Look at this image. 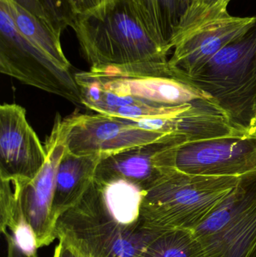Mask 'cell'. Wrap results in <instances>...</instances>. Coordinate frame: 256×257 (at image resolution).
Listing matches in <instances>:
<instances>
[{
	"label": "cell",
	"instance_id": "cell-1",
	"mask_svg": "<svg viewBox=\"0 0 256 257\" xmlns=\"http://www.w3.org/2000/svg\"><path fill=\"white\" fill-rule=\"evenodd\" d=\"M73 29L90 71L169 63V49L156 42L120 0L105 13L75 17Z\"/></svg>",
	"mask_w": 256,
	"mask_h": 257
},
{
	"label": "cell",
	"instance_id": "cell-2",
	"mask_svg": "<svg viewBox=\"0 0 256 257\" xmlns=\"http://www.w3.org/2000/svg\"><path fill=\"white\" fill-rule=\"evenodd\" d=\"M240 178L191 175L171 169L144 192L141 229H195L225 200Z\"/></svg>",
	"mask_w": 256,
	"mask_h": 257
},
{
	"label": "cell",
	"instance_id": "cell-3",
	"mask_svg": "<svg viewBox=\"0 0 256 257\" xmlns=\"http://www.w3.org/2000/svg\"><path fill=\"white\" fill-rule=\"evenodd\" d=\"M105 183L94 178L82 197L58 219L57 238L84 257H137L148 232L120 223Z\"/></svg>",
	"mask_w": 256,
	"mask_h": 257
},
{
	"label": "cell",
	"instance_id": "cell-4",
	"mask_svg": "<svg viewBox=\"0 0 256 257\" xmlns=\"http://www.w3.org/2000/svg\"><path fill=\"white\" fill-rule=\"evenodd\" d=\"M181 81L211 96L231 122L248 133L256 105V15L243 35Z\"/></svg>",
	"mask_w": 256,
	"mask_h": 257
},
{
	"label": "cell",
	"instance_id": "cell-5",
	"mask_svg": "<svg viewBox=\"0 0 256 257\" xmlns=\"http://www.w3.org/2000/svg\"><path fill=\"white\" fill-rule=\"evenodd\" d=\"M194 231L204 257H256V171Z\"/></svg>",
	"mask_w": 256,
	"mask_h": 257
},
{
	"label": "cell",
	"instance_id": "cell-6",
	"mask_svg": "<svg viewBox=\"0 0 256 257\" xmlns=\"http://www.w3.org/2000/svg\"><path fill=\"white\" fill-rule=\"evenodd\" d=\"M0 72L23 84L82 105L71 69H65L24 39L0 3Z\"/></svg>",
	"mask_w": 256,
	"mask_h": 257
},
{
	"label": "cell",
	"instance_id": "cell-7",
	"mask_svg": "<svg viewBox=\"0 0 256 257\" xmlns=\"http://www.w3.org/2000/svg\"><path fill=\"white\" fill-rule=\"evenodd\" d=\"M67 151L78 156L104 158L154 142L183 144L176 138L143 127L138 121L105 114H76L64 119Z\"/></svg>",
	"mask_w": 256,
	"mask_h": 257
},
{
	"label": "cell",
	"instance_id": "cell-8",
	"mask_svg": "<svg viewBox=\"0 0 256 257\" xmlns=\"http://www.w3.org/2000/svg\"><path fill=\"white\" fill-rule=\"evenodd\" d=\"M156 72L151 64H141L87 72L101 87L129 96L139 105L174 107L215 100L185 81Z\"/></svg>",
	"mask_w": 256,
	"mask_h": 257
},
{
	"label": "cell",
	"instance_id": "cell-9",
	"mask_svg": "<svg viewBox=\"0 0 256 257\" xmlns=\"http://www.w3.org/2000/svg\"><path fill=\"white\" fill-rule=\"evenodd\" d=\"M45 146L17 104L0 106V181H11L17 194L37 177L46 161Z\"/></svg>",
	"mask_w": 256,
	"mask_h": 257
},
{
	"label": "cell",
	"instance_id": "cell-10",
	"mask_svg": "<svg viewBox=\"0 0 256 257\" xmlns=\"http://www.w3.org/2000/svg\"><path fill=\"white\" fill-rule=\"evenodd\" d=\"M176 167L191 175L240 178L256 171V135L181 145L177 149Z\"/></svg>",
	"mask_w": 256,
	"mask_h": 257
},
{
	"label": "cell",
	"instance_id": "cell-11",
	"mask_svg": "<svg viewBox=\"0 0 256 257\" xmlns=\"http://www.w3.org/2000/svg\"><path fill=\"white\" fill-rule=\"evenodd\" d=\"M254 17L232 16L228 10L174 38L169 64L174 77L182 80L207 64L221 50L240 37L253 23Z\"/></svg>",
	"mask_w": 256,
	"mask_h": 257
},
{
	"label": "cell",
	"instance_id": "cell-12",
	"mask_svg": "<svg viewBox=\"0 0 256 257\" xmlns=\"http://www.w3.org/2000/svg\"><path fill=\"white\" fill-rule=\"evenodd\" d=\"M66 135L64 119L57 114L45 144L46 161L37 177L20 194L23 211L34 232L38 248L49 245L57 238L51 208L59 166L67 149Z\"/></svg>",
	"mask_w": 256,
	"mask_h": 257
},
{
	"label": "cell",
	"instance_id": "cell-13",
	"mask_svg": "<svg viewBox=\"0 0 256 257\" xmlns=\"http://www.w3.org/2000/svg\"><path fill=\"white\" fill-rule=\"evenodd\" d=\"M170 142H159L134 147L103 159L95 173L100 181L126 180L143 191L176 167L179 147Z\"/></svg>",
	"mask_w": 256,
	"mask_h": 257
},
{
	"label": "cell",
	"instance_id": "cell-14",
	"mask_svg": "<svg viewBox=\"0 0 256 257\" xmlns=\"http://www.w3.org/2000/svg\"><path fill=\"white\" fill-rule=\"evenodd\" d=\"M103 159L102 156L75 155L66 149L59 166L51 208L56 226L58 219L82 197Z\"/></svg>",
	"mask_w": 256,
	"mask_h": 257
},
{
	"label": "cell",
	"instance_id": "cell-15",
	"mask_svg": "<svg viewBox=\"0 0 256 257\" xmlns=\"http://www.w3.org/2000/svg\"><path fill=\"white\" fill-rule=\"evenodd\" d=\"M156 42L172 51L171 42L191 0H120Z\"/></svg>",
	"mask_w": 256,
	"mask_h": 257
},
{
	"label": "cell",
	"instance_id": "cell-16",
	"mask_svg": "<svg viewBox=\"0 0 256 257\" xmlns=\"http://www.w3.org/2000/svg\"><path fill=\"white\" fill-rule=\"evenodd\" d=\"M20 34L29 42L65 69H72L62 48L60 36L42 20L12 0H0Z\"/></svg>",
	"mask_w": 256,
	"mask_h": 257
},
{
	"label": "cell",
	"instance_id": "cell-17",
	"mask_svg": "<svg viewBox=\"0 0 256 257\" xmlns=\"http://www.w3.org/2000/svg\"><path fill=\"white\" fill-rule=\"evenodd\" d=\"M0 229L8 230L21 250L29 256L37 254L36 236L24 215L20 195L11 181H0Z\"/></svg>",
	"mask_w": 256,
	"mask_h": 257
},
{
	"label": "cell",
	"instance_id": "cell-18",
	"mask_svg": "<svg viewBox=\"0 0 256 257\" xmlns=\"http://www.w3.org/2000/svg\"><path fill=\"white\" fill-rule=\"evenodd\" d=\"M150 235L137 257H204L193 229H147Z\"/></svg>",
	"mask_w": 256,
	"mask_h": 257
},
{
	"label": "cell",
	"instance_id": "cell-19",
	"mask_svg": "<svg viewBox=\"0 0 256 257\" xmlns=\"http://www.w3.org/2000/svg\"><path fill=\"white\" fill-rule=\"evenodd\" d=\"M228 0H192L172 40L228 10Z\"/></svg>",
	"mask_w": 256,
	"mask_h": 257
},
{
	"label": "cell",
	"instance_id": "cell-20",
	"mask_svg": "<svg viewBox=\"0 0 256 257\" xmlns=\"http://www.w3.org/2000/svg\"><path fill=\"white\" fill-rule=\"evenodd\" d=\"M44 8L50 27L54 33L61 36L68 27H71L75 14L69 0H39Z\"/></svg>",
	"mask_w": 256,
	"mask_h": 257
},
{
	"label": "cell",
	"instance_id": "cell-21",
	"mask_svg": "<svg viewBox=\"0 0 256 257\" xmlns=\"http://www.w3.org/2000/svg\"><path fill=\"white\" fill-rule=\"evenodd\" d=\"M75 17L92 16L105 13L116 0H69Z\"/></svg>",
	"mask_w": 256,
	"mask_h": 257
},
{
	"label": "cell",
	"instance_id": "cell-22",
	"mask_svg": "<svg viewBox=\"0 0 256 257\" xmlns=\"http://www.w3.org/2000/svg\"><path fill=\"white\" fill-rule=\"evenodd\" d=\"M12 1L19 5L39 19L42 20L48 27H50L48 17H47L44 8L42 7V4L39 0H12Z\"/></svg>",
	"mask_w": 256,
	"mask_h": 257
},
{
	"label": "cell",
	"instance_id": "cell-23",
	"mask_svg": "<svg viewBox=\"0 0 256 257\" xmlns=\"http://www.w3.org/2000/svg\"><path fill=\"white\" fill-rule=\"evenodd\" d=\"M54 257H84L75 247L63 238H58Z\"/></svg>",
	"mask_w": 256,
	"mask_h": 257
},
{
	"label": "cell",
	"instance_id": "cell-24",
	"mask_svg": "<svg viewBox=\"0 0 256 257\" xmlns=\"http://www.w3.org/2000/svg\"><path fill=\"white\" fill-rule=\"evenodd\" d=\"M3 235L6 237V241L8 245V254L7 257H38L37 254L33 256H29L27 253L23 252L18 247L15 239L12 237V234L8 230H5L3 232Z\"/></svg>",
	"mask_w": 256,
	"mask_h": 257
},
{
	"label": "cell",
	"instance_id": "cell-25",
	"mask_svg": "<svg viewBox=\"0 0 256 257\" xmlns=\"http://www.w3.org/2000/svg\"><path fill=\"white\" fill-rule=\"evenodd\" d=\"M256 130V105L252 112V119L249 123V128H248V133L249 135L254 134Z\"/></svg>",
	"mask_w": 256,
	"mask_h": 257
},
{
	"label": "cell",
	"instance_id": "cell-26",
	"mask_svg": "<svg viewBox=\"0 0 256 257\" xmlns=\"http://www.w3.org/2000/svg\"><path fill=\"white\" fill-rule=\"evenodd\" d=\"M231 0H228V3H229L230 2H231Z\"/></svg>",
	"mask_w": 256,
	"mask_h": 257
},
{
	"label": "cell",
	"instance_id": "cell-27",
	"mask_svg": "<svg viewBox=\"0 0 256 257\" xmlns=\"http://www.w3.org/2000/svg\"><path fill=\"white\" fill-rule=\"evenodd\" d=\"M254 134L256 135V130H255V133H254ZM252 135H253V134H252Z\"/></svg>",
	"mask_w": 256,
	"mask_h": 257
},
{
	"label": "cell",
	"instance_id": "cell-28",
	"mask_svg": "<svg viewBox=\"0 0 256 257\" xmlns=\"http://www.w3.org/2000/svg\"><path fill=\"white\" fill-rule=\"evenodd\" d=\"M191 1H192V0H191Z\"/></svg>",
	"mask_w": 256,
	"mask_h": 257
}]
</instances>
